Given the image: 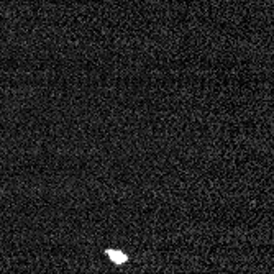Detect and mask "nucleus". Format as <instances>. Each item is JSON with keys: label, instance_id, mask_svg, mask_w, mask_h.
Listing matches in <instances>:
<instances>
[{"label": "nucleus", "instance_id": "f257e3e1", "mask_svg": "<svg viewBox=\"0 0 274 274\" xmlns=\"http://www.w3.org/2000/svg\"><path fill=\"white\" fill-rule=\"evenodd\" d=\"M107 254H108V256H110V259H112V261H115V263H125V261H127V256H125V254L123 253H120V251H113V249H108V251H107Z\"/></svg>", "mask_w": 274, "mask_h": 274}]
</instances>
